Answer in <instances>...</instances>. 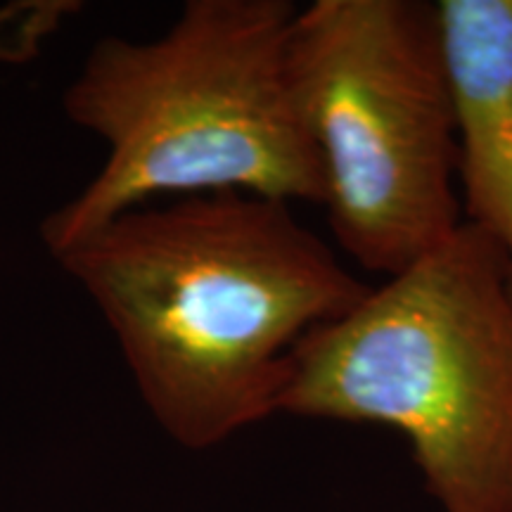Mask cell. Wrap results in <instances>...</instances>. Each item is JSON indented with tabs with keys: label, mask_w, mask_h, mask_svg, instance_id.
<instances>
[{
	"label": "cell",
	"mask_w": 512,
	"mask_h": 512,
	"mask_svg": "<svg viewBox=\"0 0 512 512\" xmlns=\"http://www.w3.org/2000/svg\"><path fill=\"white\" fill-rule=\"evenodd\" d=\"M294 15L290 0H190L164 34L91 46L62 110L105 159L41 221L50 256L164 197L242 192L323 207L290 74Z\"/></svg>",
	"instance_id": "cell-2"
},
{
	"label": "cell",
	"mask_w": 512,
	"mask_h": 512,
	"mask_svg": "<svg viewBox=\"0 0 512 512\" xmlns=\"http://www.w3.org/2000/svg\"><path fill=\"white\" fill-rule=\"evenodd\" d=\"M463 221L503 254L512 294V0H439Z\"/></svg>",
	"instance_id": "cell-5"
},
{
	"label": "cell",
	"mask_w": 512,
	"mask_h": 512,
	"mask_svg": "<svg viewBox=\"0 0 512 512\" xmlns=\"http://www.w3.org/2000/svg\"><path fill=\"white\" fill-rule=\"evenodd\" d=\"M55 261L117 339L147 413L188 451L278 413L297 344L370 290L292 204L242 192L133 209Z\"/></svg>",
	"instance_id": "cell-1"
},
{
	"label": "cell",
	"mask_w": 512,
	"mask_h": 512,
	"mask_svg": "<svg viewBox=\"0 0 512 512\" xmlns=\"http://www.w3.org/2000/svg\"><path fill=\"white\" fill-rule=\"evenodd\" d=\"M290 74L332 235L356 264L392 278L463 226L437 5L313 0L294 15Z\"/></svg>",
	"instance_id": "cell-4"
},
{
	"label": "cell",
	"mask_w": 512,
	"mask_h": 512,
	"mask_svg": "<svg viewBox=\"0 0 512 512\" xmlns=\"http://www.w3.org/2000/svg\"><path fill=\"white\" fill-rule=\"evenodd\" d=\"M278 413L401 432L441 512H512V294L498 247L463 221L311 330Z\"/></svg>",
	"instance_id": "cell-3"
}]
</instances>
